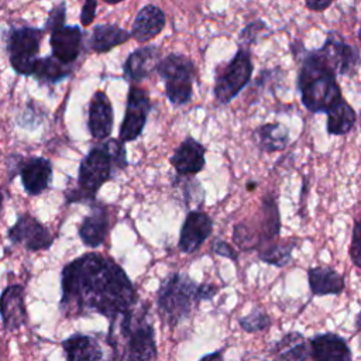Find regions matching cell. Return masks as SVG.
<instances>
[{
  "label": "cell",
  "mask_w": 361,
  "mask_h": 361,
  "mask_svg": "<svg viewBox=\"0 0 361 361\" xmlns=\"http://www.w3.org/2000/svg\"><path fill=\"white\" fill-rule=\"evenodd\" d=\"M32 75L37 78L39 83L54 85L71 75V66L61 63L52 55H49L37 59Z\"/></svg>",
  "instance_id": "28"
},
{
  "label": "cell",
  "mask_w": 361,
  "mask_h": 361,
  "mask_svg": "<svg viewBox=\"0 0 361 361\" xmlns=\"http://www.w3.org/2000/svg\"><path fill=\"white\" fill-rule=\"evenodd\" d=\"M361 226L360 221L355 220L353 227V237H351V245H350V257L353 259V264L357 268H361Z\"/></svg>",
  "instance_id": "33"
},
{
  "label": "cell",
  "mask_w": 361,
  "mask_h": 361,
  "mask_svg": "<svg viewBox=\"0 0 361 361\" xmlns=\"http://www.w3.org/2000/svg\"><path fill=\"white\" fill-rule=\"evenodd\" d=\"M18 172L24 190L31 196L41 195L52 180V164L44 157H31L21 161Z\"/></svg>",
  "instance_id": "17"
},
{
  "label": "cell",
  "mask_w": 361,
  "mask_h": 361,
  "mask_svg": "<svg viewBox=\"0 0 361 361\" xmlns=\"http://www.w3.org/2000/svg\"><path fill=\"white\" fill-rule=\"evenodd\" d=\"M269 32H271L269 27L262 20H255V21L247 24L241 30L240 42L244 45H251V44H255V42L261 41L262 38L268 37Z\"/></svg>",
  "instance_id": "31"
},
{
  "label": "cell",
  "mask_w": 361,
  "mask_h": 361,
  "mask_svg": "<svg viewBox=\"0 0 361 361\" xmlns=\"http://www.w3.org/2000/svg\"><path fill=\"white\" fill-rule=\"evenodd\" d=\"M0 319L6 331L20 330L28 320L24 303V288L8 285L0 295Z\"/></svg>",
  "instance_id": "14"
},
{
  "label": "cell",
  "mask_w": 361,
  "mask_h": 361,
  "mask_svg": "<svg viewBox=\"0 0 361 361\" xmlns=\"http://www.w3.org/2000/svg\"><path fill=\"white\" fill-rule=\"evenodd\" d=\"M1 209H3V193L0 190V213H1Z\"/></svg>",
  "instance_id": "38"
},
{
  "label": "cell",
  "mask_w": 361,
  "mask_h": 361,
  "mask_svg": "<svg viewBox=\"0 0 361 361\" xmlns=\"http://www.w3.org/2000/svg\"><path fill=\"white\" fill-rule=\"evenodd\" d=\"M295 243L289 241V243H281V244H272L269 247L262 248L258 252V257L261 261L271 264L274 267L282 268L285 265H288L292 259V251L295 248Z\"/></svg>",
  "instance_id": "29"
},
{
  "label": "cell",
  "mask_w": 361,
  "mask_h": 361,
  "mask_svg": "<svg viewBox=\"0 0 361 361\" xmlns=\"http://www.w3.org/2000/svg\"><path fill=\"white\" fill-rule=\"evenodd\" d=\"M113 107L107 94L97 90L89 103L87 128L94 140H107L113 130Z\"/></svg>",
  "instance_id": "19"
},
{
  "label": "cell",
  "mask_w": 361,
  "mask_h": 361,
  "mask_svg": "<svg viewBox=\"0 0 361 361\" xmlns=\"http://www.w3.org/2000/svg\"><path fill=\"white\" fill-rule=\"evenodd\" d=\"M252 68L250 51L240 48L224 66L217 68L216 71L213 86L216 100L221 104L230 103L250 82Z\"/></svg>",
  "instance_id": "7"
},
{
  "label": "cell",
  "mask_w": 361,
  "mask_h": 361,
  "mask_svg": "<svg viewBox=\"0 0 361 361\" xmlns=\"http://www.w3.org/2000/svg\"><path fill=\"white\" fill-rule=\"evenodd\" d=\"M96 7H97V1L94 0H87L83 3L82 6V11H80V23L82 25L87 27L93 23L94 17H96Z\"/></svg>",
  "instance_id": "35"
},
{
  "label": "cell",
  "mask_w": 361,
  "mask_h": 361,
  "mask_svg": "<svg viewBox=\"0 0 361 361\" xmlns=\"http://www.w3.org/2000/svg\"><path fill=\"white\" fill-rule=\"evenodd\" d=\"M166 17L164 11L155 4H145L141 7L134 18L130 37L137 42H147L155 38L165 28Z\"/></svg>",
  "instance_id": "22"
},
{
  "label": "cell",
  "mask_w": 361,
  "mask_h": 361,
  "mask_svg": "<svg viewBox=\"0 0 361 361\" xmlns=\"http://www.w3.org/2000/svg\"><path fill=\"white\" fill-rule=\"evenodd\" d=\"M149 109L151 102L148 92L140 86L131 85L127 94L126 114L118 130V140L123 144L134 141L141 135Z\"/></svg>",
  "instance_id": "10"
},
{
  "label": "cell",
  "mask_w": 361,
  "mask_h": 361,
  "mask_svg": "<svg viewBox=\"0 0 361 361\" xmlns=\"http://www.w3.org/2000/svg\"><path fill=\"white\" fill-rule=\"evenodd\" d=\"M355 121L357 114L354 109L344 99H341L327 111L326 130L331 135H344L354 128Z\"/></svg>",
  "instance_id": "27"
},
{
  "label": "cell",
  "mask_w": 361,
  "mask_h": 361,
  "mask_svg": "<svg viewBox=\"0 0 361 361\" xmlns=\"http://www.w3.org/2000/svg\"><path fill=\"white\" fill-rule=\"evenodd\" d=\"M109 224V213L106 207L92 203V212L80 221L78 234L86 247L96 248L104 243L110 227Z\"/></svg>",
  "instance_id": "21"
},
{
  "label": "cell",
  "mask_w": 361,
  "mask_h": 361,
  "mask_svg": "<svg viewBox=\"0 0 361 361\" xmlns=\"http://www.w3.org/2000/svg\"><path fill=\"white\" fill-rule=\"evenodd\" d=\"M309 355L313 361H354L347 340L337 333H319L309 340Z\"/></svg>",
  "instance_id": "15"
},
{
  "label": "cell",
  "mask_w": 361,
  "mask_h": 361,
  "mask_svg": "<svg viewBox=\"0 0 361 361\" xmlns=\"http://www.w3.org/2000/svg\"><path fill=\"white\" fill-rule=\"evenodd\" d=\"M310 54L324 69L331 72L334 76L355 75L360 62L357 48L347 44L336 31H330L324 44L319 49L310 51Z\"/></svg>",
  "instance_id": "9"
},
{
  "label": "cell",
  "mask_w": 361,
  "mask_h": 361,
  "mask_svg": "<svg viewBox=\"0 0 361 361\" xmlns=\"http://www.w3.org/2000/svg\"><path fill=\"white\" fill-rule=\"evenodd\" d=\"M83 31L79 25H62L51 31L52 56L63 65L71 66L79 56L82 49Z\"/></svg>",
  "instance_id": "16"
},
{
  "label": "cell",
  "mask_w": 361,
  "mask_h": 361,
  "mask_svg": "<svg viewBox=\"0 0 361 361\" xmlns=\"http://www.w3.org/2000/svg\"><path fill=\"white\" fill-rule=\"evenodd\" d=\"M130 39V32L116 24L96 25L89 38V47L96 54H104Z\"/></svg>",
  "instance_id": "26"
},
{
  "label": "cell",
  "mask_w": 361,
  "mask_h": 361,
  "mask_svg": "<svg viewBox=\"0 0 361 361\" xmlns=\"http://www.w3.org/2000/svg\"><path fill=\"white\" fill-rule=\"evenodd\" d=\"M44 30L37 27H17L8 32L7 52L11 68L18 75H32L38 59L39 45L44 37Z\"/></svg>",
  "instance_id": "8"
},
{
  "label": "cell",
  "mask_w": 361,
  "mask_h": 361,
  "mask_svg": "<svg viewBox=\"0 0 361 361\" xmlns=\"http://www.w3.org/2000/svg\"><path fill=\"white\" fill-rule=\"evenodd\" d=\"M213 231V220L200 210H190L180 227L178 248L183 254H192L200 248Z\"/></svg>",
  "instance_id": "13"
},
{
  "label": "cell",
  "mask_w": 361,
  "mask_h": 361,
  "mask_svg": "<svg viewBox=\"0 0 361 361\" xmlns=\"http://www.w3.org/2000/svg\"><path fill=\"white\" fill-rule=\"evenodd\" d=\"M219 288L212 283H196L186 274H169L157 292V309L169 327H176L188 320L197 305L212 300Z\"/></svg>",
  "instance_id": "4"
},
{
  "label": "cell",
  "mask_w": 361,
  "mask_h": 361,
  "mask_svg": "<svg viewBox=\"0 0 361 361\" xmlns=\"http://www.w3.org/2000/svg\"><path fill=\"white\" fill-rule=\"evenodd\" d=\"M61 345L66 361H114L111 348L100 334L73 333Z\"/></svg>",
  "instance_id": "11"
},
{
  "label": "cell",
  "mask_w": 361,
  "mask_h": 361,
  "mask_svg": "<svg viewBox=\"0 0 361 361\" xmlns=\"http://www.w3.org/2000/svg\"><path fill=\"white\" fill-rule=\"evenodd\" d=\"M199 361H223V348L203 355Z\"/></svg>",
  "instance_id": "37"
},
{
  "label": "cell",
  "mask_w": 361,
  "mask_h": 361,
  "mask_svg": "<svg viewBox=\"0 0 361 361\" xmlns=\"http://www.w3.org/2000/svg\"><path fill=\"white\" fill-rule=\"evenodd\" d=\"M298 87L302 104L312 113H327L343 99L336 76L322 68L306 51L298 76Z\"/></svg>",
  "instance_id": "5"
},
{
  "label": "cell",
  "mask_w": 361,
  "mask_h": 361,
  "mask_svg": "<svg viewBox=\"0 0 361 361\" xmlns=\"http://www.w3.org/2000/svg\"><path fill=\"white\" fill-rule=\"evenodd\" d=\"M61 293L59 310L65 317L97 313L111 322L138 303L124 269L99 252H86L62 268Z\"/></svg>",
  "instance_id": "1"
},
{
  "label": "cell",
  "mask_w": 361,
  "mask_h": 361,
  "mask_svg": "<svg viewBox=\"0 0 361 361\" xmlns=\"http://www.w3.org/2000/svg\"><path fill=\"white\" fill-rule=\"evenodd\" d=\"M128 165L124 144L116 138H107L89 149L78 171V186L66 192V202L94 203L99 189L109 182L118 171Z\"/></svg>",
  "instance_id": "3"
},
{
  "label": "cell",
  "mask_w": 361,
  "mask_h": 361,
  "mask_svg": "<svg viewBox=\"0 0 361 361\" xmlns=\"http://www.w3.org/2000/svg\"><path fill=\"white\" fill-rule=\"evenodd\" d=\"M255 145L264 152H276L283 149L289 141V130L282 123H265L252 131Z\"/></svg>",
  "instance_id": "25"
},
{
  "label": "cell",
  "mask_w": 361,
  "mask_h": 361,
  "mask_svg": "<svg viewBox=\"0 0 361 361\" xmlns=\"http://www.w3.org/2000/svg\"><path fill=\"white\" fill-rule=\"evenodd\" d=\"M255 183H247V189H254Z\"/></svg>",
  "instance_id": "39"
},
{
  "label": "cell",
  "mask_w": 361,
  "mask_h": 361,
  "mask_svg": "<svg viewBox=\"0 0 361 361\" xmlns=\"http://www.w3.org/2000/svg\"><path fill=\"white\" fill-rule=\"evenodd\" d=\"M206 148L192 137H186L169 158L171 165L180 176H190L199 173L204 165Z\"/></svg>",
  "instance_id": "18"
},
{
  "label": "cell",
  "mask_w": 361,
  "mask_h": 361,
  "mask_svg": "<svg viewBox=\"0 0 361 361\" xmlns=\"http://www.w3.org/2000/svg\"><path fill=\"white\" fill-rule=\"evenodd\" d=\"M155 71L164 80L165 94L173 106H183L190 102L195 75L192 59L182 54H169L159 59Z\"/></svg>",
  "instance_id": "6"
},
{
  "label": "cell",
  "mask_w": 361,
  "mask_h": 361,
  "mask_svg": "<svg viewBox=\"0 0 361 361\" xmlns=\"http://www.w3.org/2000/svg\"><path fill=\"white\" fill-rule=\"evenodd\" d=\"M309 288L314 296L340 295L344 290V278L331 267H312L307 271Z\"/></svg>",
  "instance_id": "24"
},
{
  "label": "cell",
  "mask_w": 361,
  "mask_h": 361,
  "mask_svg": "<svg viewBox=\"0 0 361 361\" xmlns=\"http://www.w3.org/2000/svg\"><path fill=\"white\" fill-rule=\"evenodd\" d=\"M213 252L220 255V257H226L228 259H231L233 262H237L238 259V254L235 252L234 248H231V245H228L226 241H221V240H216L213 243Z\"/></svg>",
  "instance_id": "34"
},
{
  "label": "cell",
  "mask_w": 361,
  "mask_h": 361,
  "mask_svg": "<svg viewBox=\"0 0 361 361\" xmlns=\"http://www.w3.org/2000/svg\"><path fill=\"white\" fill-rule=\"evenodd\" d=\"M104 338L114 360L154 361L158 355L155 329L145 303H137L111 320Z\"/></svg>",
  "instance_id": "2"
},
{
  "label": "cell",
  "mask_w": 361,
  "mask_h": 361,
  "mask_svg": "<svg viewBox=\"0 0 361 361\" xmlns=\"http://www.w3.org/2000/svg\"><path fill=\"white\" fill-rule=\"evenodd\" d=\"M7 238L13 244L21 245L28 251L48 250L54 243L51 231L28 213H23L17 217L14 226L7 231Z\"/></svg>",
  "instance_id": "12"
},
{
  "label": "cell",
  "mask_w": 361,
  "mask_h": 361,
  "mask_svg": "<svg viewBox=\"0 0 361 361\" xmlns=\"http://www.w3.org/2000/svg\"><path fill=\"white\" fill-rule=\"evenodd\" d=\"M305 6L312 11H323L331 6V0H306Z\"/></svg>",
  "instance_id": "36"
},
{
  "label": "cell",
  "mask_w": 361,
  "mask_h": 361,
  "mask_svg": "<svg viewBox=\"0 0 361 361\" xmlns=\"http://www.w3.org/2000/svg\"><path fill=\"white\" fill-rule=\"evenodd\" d=\"M159 48L157 45H144L133 51L124 65L123 73L128 80L141 82L147 76H149L159 62Z\"/></svg>",
  "instance_id": "23"
},
{
  "label": "cell",
  "mask_w": 361,
  "mask_h": 361,
  "mask_svg": "<svg viewBox=\"0 0 361 361\" xmlns=\"http://www.w3.org/2000/svg\"><path fill=\"white\" fill-rule=\"evenodd\" d=\"M309 341L299 331H288L271 344L267 361H307Z\"/></svg>",
  "instance_id": "20"
},
{
  "label": "cell",
  "mask_w": 361,
  "mask_h": 361,
  "mask_svg": "<svg viewBox=\"0 0 361 361\" xmlns=\"http://www.w3.org/2000/svg\"><path fill=\"white\" fill-rule=\"evenodd\" d=\"M271 317L258 307H254L248 314L238 319V326L245 333H258L264 331L271 326Z\"/></svg>",
  "instance_id": "30"
},
{
  "label": "cell",
  "mask_w": 361,
  "mask_h": 361,
  "mask_svg": "<svg viewBox=\"0 0 361 361\" xmlns=\"http://www.w3.org/2000/svg\"><path fill=\"white\" fill-rule=\"evenodd\" d=\"M65 20H66V4L59 3V4L54 6L52 10L49 11L48 18L45 21V27L42 30L52 31L58 27H62V25H65Z\"/></svg>",
  "instance_id": "32"
}]
</instances>
